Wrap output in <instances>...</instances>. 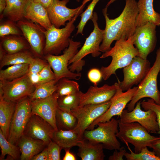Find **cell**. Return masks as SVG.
<instances>
[{
	"mask_svg": "<svg viewBox=\"0 0 160 160\" xmlns=\"http://www.w3.org/2000/svg\"><path fill=\"white\" fill-rule=\"evenodd\" d=\"M107 9L105 7L102 10L105 27L100 49V52L103 53L111 49L113 41L121 39H127L134 35L137 28L136 20L138 13L136 0H125V5L122 12L114 19L109 18Z\"/></svg>",
	"mask_w": 160,
	"mask_h": 160,
	"instance_id": "6da1fadb",
	"label": "cell"
},
{
	"mask_svg": "<svg viewBox=\"0 0 160 160\" xmlns=\"http://www.w3.org/2000/svg\"><path fill=\"white\" fill-rule=\"evenodd\" d=\"M132 36L127 39H121L116 41L114 46L100 57L103 59L111 57L112 58L108 66H102L100 68L104 80H107L113 74L116 75L117 69L125 67L135 57L139 56V52L133 44Z\"/></svg>",
	"mask_w": 160,
	"mask_h": 160,
	"instance_id": "7a4b0ae2",
	"label": "cell"
},
{
	"mask_svg": "<svg viewBox=\"0 0 160 160\" xmlns=\"http://www.w3.org/2000/svg\"><path fill=\"white\" fill-rule=\"evenodd\" d=\"M160 71V47L156 52L155 61L142 81L130 102L127 105V110L131 111L136 103L141 99L149 97L160 104V92L157 86V77Z\"/></svg>",
	"mask_w": 160,
	"mask_h": 160,
	"instance_id": "3957f363",
	"label": "cell"
},
{
	"mask_svg": "<svg viewBox=\"0 0 160 160\" xmlns=\"http://www.w3.org/2000/svg\"><path fill=\"white\" fill-rule=\"evenodd\" d=\"M91 20L94 26L93 31L86 39L81 48L69 61L68 65H71L68 68L72 72L78 73L82 70L85 64L82 59L86 55L91 54L92 57H96L101 54L100 47L103 39L104 30L100 29L98 26V16L96 12H93Z\"/></svg>",
	"mask_w": 160,
	"mask_h": 160,
	"instance_id": "277c9868",
	"label": "cell"
},
{
	"mask_svg": "<svg viewBox=\"0 0 160 160\" xmlns=\"http://www.w3.org/2000/svg\"><path fill=\"white\" fill-rule=\"evenodd\" d=\"M82 9L62 28H57L53 25L47 30H44L45 43L43 50L44 56L47 54L58 55L69 46V37L75 28L74 23L81 13Z\"/></svg>",
	"mask_w": 160,
	"mask_h": 160,
	"instance_id": "5b68a950",
	"label": "cell"
},
{
	"mask_svg": "<svg viewBox=\"0 0 160 160\" xmlns=\"http://www.w3.org/2000/svg\"><path fill=\"white\" fill-rule=\"evenodd\" d=\"M118 132L116 136L126 144L129 143L134 147V152L138 153L145 147H150L159 137L150 135L147 129L137 122L123 123L118 120Z\"/></svg>",
	"mask_w": 160,
	"mask_h": 160,
	"instance_id": "8992f818",
	"label": "cell"
},
{
	"mask_svg": "<svg viewBox=\"0 0 160 160\" xmlns=\"http://www.w3.org/2000/svg\"><path fill=\"white\" fill-rule=\"evenodd\" d=\"M81 44L80 41L70 39L69 46L63 50V54L60 55L47 54L44 56V58L53 70L57 81L63 78L76 80L80 78L81 73L72 72L68 66L69 61L78 52Z\"/></svg>",
	"mask_w": 160,
	"mask_h": 160,
	"instance_id": "52a82bcc",
	"label": "cell"
},
{
	"mask_svg": "<svg viewBox=\"0 0 160 160\" xmlns=\"http://www.w3.org/2000/svg\"><path fill=\"white\" fill-rule=\"evenodd\" d=\"M98 127L92 130L85 131L83 138L94 143L102 144L104 149L119 150L121 145L117 138L118 132V121L112 118L109 121L97 124Z\"/></svg>",
	"mask_w": 160,
	"mask_h": 160,
	"instance_id": "ba28073f",
	"label": "cell"
},
{
	"mask_svg": "<svg viewBox=\"0 0 160 160\" xmlns=\"http://www.w3.org/2000/svg\"><path fill=\"white\" fill-rule=\"evenodd\" d=\"M111 104L109 100L98 104L79 105L72 109V113L77 119V124L73 130L81 138L84 139L83 134L85 131L108 110Z\"/></svg>",
	"mask_w": 160,
	"mask_h": 160,
	"instance_id": "9c48e42d",
	"label": "cell"
},
{
	"mask_svg": "<svg viewBox=\"0 0 160 160\" xmlns=\"http://www.w3.org/2000/svg\"><path fill=\"white\" fill-rule=\"evenodd\" d=\"M32 106L28 96L17 101L11 122L8 140L17 145L31 116Z\"/></svg>",
	"mask_w": 160,
	"mask_h": 160,
	"instance_id": "30bf717a",
	"label": "cell"
},
{
	"mask_svg": "<svg viewBox=\"0 0 160 160\" xmlns=\"http://www.w3.org/2000/svg\"><path fill=\"white\" fill-rule=\"evenodd\" d=\"M35 86L28 74L9 81L0 80V99L12 102L30 96Z\"/></svg>",
	"mask_w": 160,
	"mask_h": 160,
	"instance_id": "8fae6325",
	"label": "cell"
},
{
	"mask_svg": "<svg viewBox=\"0 0 160 160\" xmlns=\"http://www.w3.org/2000/svg\"><path fill=\"white\" fill-rule=\"evenodd\" d=\"M116 83V91L110 100L111 104L109 107L103 114L92 123L87 130L93 129L99 123L109 121L113 116H120L128 103L131 100L137 89V87H135L123 92L118 82Z\"/></svg>",
	"mask_w": 160,
	"mask_h": 160,
	"instance_id": "7c38bea8",
	"label": "cell"
},
{
	"mask_svg": "<svg viewBox=\"0 0 160 160\" xmlns=\"http://www.w3.org/2000/svg\"><path fill=\"white\" fill-rule=\"evenodd\" d=\"M17 23L29 44L33 54L40 58L44 57L43 50L45 43L44 28L25 19L20 20Z\"/></svg>",
	"mask_w": 160,
	"mask_h": 160,
	"instance_id": "4fadbf2b",
	"label": "cell"
},
{
	"mask_svg": "<svg viewBox=\"0 0 160 160\" xmlns=\"http://www.w3.org/2000/svg\"><path fill=\"white\" fill-rule=\"evenodd\" d=\"M151 63L147 59L138 56L135 57L131 62L123 68L124 79L118 83L123 91H127L135 85L139 84L150 68Z\"/></svg>",
	"mask_w": 160,
	"mask_h": 160,
	"instance_id": "5bb4252c",
	"label": "cell"
},
{
	"mask_svg": "<svg viewBox=\"0 0 160 160\" xmlns=\"http://www.w3.org/2000/svg\"><path fill=\"white\" fill-rule=\"evenodd\" d=\"M154 24L148 22L137 27L132 36L133 44L137 49L139 57L147 59L148 55L154 50L157 43L156 28Z\"/></svg>",
	"mask_w": 160,
	"mask_h": 160,
	"instance_id": "9a60e30c",
	"label": "cell"
},
{
	"mask_svg": "<svg viewBox=\"0 0 160 160\" xmlns=\"http://www.w3.org/2000/svg\"><path fill=\"white\" fill-rule=\"evenodd\" d=\"M141 100L136 104L131 111L124 109L118 121L123 123L137 122L145 128L149 133H157L159 130L156 115L151 110L143 111L141 108Z\"/></svg>",
	"mask_w": 160,
	"mask_h": 160,
	"instance_id": "2e32d148",
	"label": "cell"
},
{
	"mask_svg": "<svg viewBox=\"0 0 160 160\" xmlns=\"http://www.w3.org/2000/svg\"><path fill=\"white\" fill-rule=\"evenodd\" d=\"M90 0H83L80 6L72 9L67 7L66 6L70 0H53L51 4L46 8L51 24L57 28L65 26L66 22L71 20Z\"/></svg>",
	"mask_w": 160,
	"mask_h": 160,
	"instance_id": "e0dca14e",
	"label": "cell"
},
{
	"mask_svg": "<svg viewBox=\"0 0 160 160\" xmlns=\"http://www.w3.org/2000/svg\"><path fill=\"white\" fill-rule=\"evenodd\" d=\"M59 96L56 92L46 98L31 100V115H37L49 123L55 130H58L56 114L58 108L57 99Z\"/></svg>",
	"mask_w": 160,
	"mask_h": 160,
	"instance_id": "ac0fdd59",
	"label": "cell"
},
{
	"mask_svg": "<svg viewBox=\"0 0 160 160\" xmlns=\"http://www.w3.org/2000/svg\"><path fill=\"white\" fill-rule=\"evenodd\" d=\"M55 130L48 122L36 115H32L24 130L23 134L42 141L47 146L52 140Z\"/></svg>",
	"mask_w": 160,
	"mask_h": 160,
	"instance_id": "d6986e66",
	"label": "cell"
},
{
	"mask_svg": "<svg viewBox=\"0 0 160 160\" xmlns=\"http://www.w3.org/2000/svg\"><path fill=\"white\" fill-rule=\"evenodd\" d=\"M116 89V83L112 85L105 84L100 87L91 86L86 93H82L79 105L98 104L109 101L115 94Z\"/></svg>",
	"mask_w": 160,
	"mask_h": 160,
	"instance_id": "ffe728a7",
	"label": "cell"
},
{
	"mask_svg": "<svg viewBox=\"0 0 160 160\" xmlns=\"http://www.w3.org/2000/svg\"><path fill=\"white\" fill-rule=\"evenodd\" d=\"M153 0H138L137 6L138 13L136 20V27H139L148 22L156 26H160V14L154 10Z\"/></svg>",
	"mask_w": 160,
	"mask_h": 160,
	"instance_id": "44dd1931",
	"label": "cell"
},
{
	"mask_svg": "<svg viewBox=\"0 0 160 160\" xmlns=\"http://www.w3.org/2000/svg\"><path fill=\"white\" fill-rule=\"evenodd\" d=\"M17 145L20 148L21 160H31L47 146L42 141L24 134L19 139Z\"/></svg>",
	"mask_w": 160,
	"mask_h": 160,
	"instance_id": "7402d4cb",
	"label": "cell"
},
{
	"mask_svg": "<svg viewBox=\"0 0 160 160\" xmlns=\"http://www.w3.org/2000/svg\"><path fill=\"white\" fill-rule=\"evenodd\" d=\"M25 19L37 24L45 30L52 25L46 8L40 3L32 1L26 10Z\"/></svg>",
	"mask_w": 160,
	"mask_h": 160,
	"instance_id": "603a6c76",
	"label": "cell"
},
{
	"mask_svg": "<svg viewBox=\"0 0 160 160\" xmlns=\"http://www.w3.org/2000/svg\"><path fill=\"white\" fill-rule=\"evenodd\" d=\"M33 0H7L6 8L0 15V18L6 17L15 22L25 19L26 10Z\"/></svg>",
	"mask_w": 160,
	"mask_h": 160,
	"instance_id": "cb8c5ba5",
	"label": "cell"
},
{
	"mask_svg": "<svg viewBox=\"0 0 160 160\" xmlns=\"http://www.w3.org/2000/svg\"><path fill=\"white\" fill-rule=\"evenodd\" d=\"M77 155L82 160H103L105 156L102 144L84 139L78 146Z\"/></svg>",
	"mask_w": 160,
	"mask_h": 160,
	"instance_id": "d4e9b609",
	"label": "cell"
},
{
	"mask_svg": "<svg viewBox=\"0 0 160 160\" xmlns=\"http://www.w3.org/2000/svg\"><path fill=\"white\" fill-rule=\"evenodd\" d=\"M84 140L73 130L58 129L54 132L52 140L62 148L78 146Z\"/></svg>",
	"mask_w": 160,
	"mask_h": 160,
	"instance_id": "484cf974",
	"label": "cell"
},
{
	"mask_svg": "<svg viewBox=\"0 0 160 160\" xmlns=\"http://www.w3.org/2000/svg\"><path fill=\"white\" fill-rule=\"evenodd\" d=\"M17 102L0 99V127L4 135L8 140L10 125Z\"/></svg>",
	"mask_w": 160,
	"mask_h": 160,
	"instance_id": "4316f807",
	"label": "cell"
},
{
	"mask_svg": "<svg viewBox=\"0 0 160 160\" xmlns=\"http://www.w3.org/2000/svg\"><path fill=\"white\" fill-rule=\"evenodd\" d=\"M0 45L7 54L28 50L30 46L23 36L10 35L0 37Z\"/></svg>",
	"mask_w": 160,
	"mask_h": 160,
	"instance_id": "83f0119b",
	"label": "cell"
},
{
	"mask_svg": "<svg viewBox=\"0 0 160 160\" xmlns=\"http://www.w3.org/2000/svg\"><path fill=\"white\" fill-rule=\"evenodd\" d=\"M33 54L28 50L12 53H7L0 60V68L7 65L26 63L29 64L33 58Z\"/></svg>",
	"mask_w": 160,
	"mask_h": 160,
	"instance_id": "f1b7e54d",
	"label": "cell"
},
{
	"mask_svg": "<svg viewBox=\"0 0 160 160\" xmlns=\"http://www.w3.org/2000/svg\"><path fill=\"white\" fill-rule=\"evenodd\" d=\"M29 64H20L11 65L0 71V80L9 81L27 74L28 72Z\"/></svg>",
	"mask_w": 160,
	"mask_h": 160,
	"instance_id": "f546056e",
	"label": "cell"
},
{
	"mask_svg": "<svg viewBox=\"0 0 160 160\" xmlns=\"http://www.w3.org/2000/svg\"><path fill=\"white\" fill-rule=\"evenodd\" d=\"M56 119L57 127L59 128L58 129L73 130L77 123L76 118L72 112L63 111L58 107L56 111Z\"/></svg>",
	"mask_w": 160,
	"mask_h": 160,
	"instance_id": "4dcf8cb0",
	"label": "cell"
},
{
	"mask_svg": "<svg viewBox=\"0 0 160 160\" xmlns=\"http://www.w3.org/2000/svg\"><path fill=\"white\" fill-rule=\"evenodd\" d=\"M56 80L39 84L35 86V89L29 97L31 100L43 99L52 95L57 90Z\"/></svg>",
	"mask_w": 160,
	"mask_h": 160,
	"instance_id": "1f68e13d",
	"label": "cell"
},
{
	"mask_svg": "<svg viewBox=\"0 0 160 160\" xmlns=\"http://www.w3.org/2000/svg\"><path fill=\"white\" fill-rule=\"evenodd\" d=\"M0 146L1 149L0 160L4 159L6 155L11 157L14 160L20 159L21 152L19 147L9 142L6 138L0 129Z\"/></svg>",
	"mask_w": 160,
	"mask_h": 160,
	"instance_id": "d6a6232c",
	"label": "cell"
},
{
	"mask_svg": "<svg viewBox=\"0 0 160 160\" xmlns=\"http://www.w3.org/2000/svg\"><path fill=\"white\" fill-rule=\"evenodd\" d=\"M70 79L63 78L57 81L56 92L59 97L71 95L80 91L78 83Z\"/></svg>",
	"mask_w": 160,
	"mask_h": 160,
	"instance_id": "836d02e7",
	"label": "cell"
},
{
	"mask_svg": "<svg viewBox=\"0 0 160 160\" xmlns=\"http://www.w3.org/2000/svg\"><path fill=\"white\" fill-rule=\"evenodd\" d=\"M82 93L79 91L71 95L59 97L57 99L58 107L63 111L71 112L72 109L79 106Z\"/></svg>",
	"mask_w": 160,
	"mask_h": 160,
	"instance_id": "e575fe53",
	"label": "cell"
},
{
	"mask_svg": "<svg viewBox=\"0 0 160 160\" xmlns=\"http://www.w3.org/2000/svg\"><path fill=\"white\" fill-rule=\"evenodd\" d=\"M126 145L130 152V153L126 152L124 156L127 160H160V158L157 156L155 152L149 151L147 147L143 148L140 152L136 153L133 152L128 144Z\"/></svg>",
	"mask_w": 160,
	"mask_h": 160,
	"instance_id": "d590c367",
	"label": "cell"
},
{
	"mask_svg": "<svg viewBox=\"0 0 160 160\" xmlns=\"http://www.w3.org/2000/svg\"><path fill=\"white\" fill-rule=\"evenodd\" d=\"M15 22L8 19L1 22L0 37L10 35L23 36L21 30Z\"/></svg>",
	"mask_w": 160,
	"mask_h": 160,
	"instance_id": "8d00e7d4",
	"label": "cell"
},
{
	"mask_svg": "<svg viewBox=\"0 0 160 160\" xmlns=\"http://www.w3.org/2000/svg\"><path fill=\"white\" fill-rule=\"evenodd\" d=\"M99 0H92V2L85 10L80 14L79 16L81 17V18L79 23L76 27L77 31L76 35L79 33L83 35L84 28L88 20H91L92 18L94 9Z\"/></svg>",
	"mask_w": 160,
	"mask_h": 160,
	"instance_id": "74e56055",
	"label": "cell"
},
{
	"mask_svg": "<svg viewBox=\"0 0 160 160\" xmlns=\"http://www.w3.org/2000/svg\"><path fill=\"white\" fill-rule=\"evenodd\" d=\"M141 105L145 111L151 110L155 113L157 117L159 130L157 133L160 136V104L156 103L155 101L151 98L147 99L146 100H143L141 102Z\"/></svg>",
	"mask_w": 160,
	"mask_h": 160,
	"instance_id": "f35d334b",
	"label": "cell"
},
{
	"mask_svg": "<svg viewBox=\"0 0 160 160\" xmlns=\"http://www.w3.org/2000/svg\"><path fill=\"white\" fill-rule=\"evenodd\" d=\"M41 58L36 57H34L29 64L28 72L27 74L29 76L38 74L48 63L47 62Z\"/></svg>",
	"mask_w": 160,
	"mask_h": 160,
	"instance_id": "ab89813d",
	"label": "cell"
},
{
	"mask_svg": "<svg viewBox=\"0 0 160 160\" xmlns=\"http://www.w3.org/2000/svg\"><path fill=\"white\" fill-rule=\"evenodd\" d=\"M51 68L48 63L37 74L38 82L37 85L56 80L55 75Z\"/></svg>",
	"mask_w": 160,
	"mask_h": 160,
	"instance_id": "60d3db41",
	"label": "cell"
},
{
	"mask_svg": "<svg viewBox=\"0 0 160 160\" xmlns=\"http://www.w3.org/2000/svg\"><path fill=\"white\" fill-rule=\"evenodd\" d=\"M49 160H60L62 149L55 142L51 141L47 146Z\"/></svg>",
	"mask_w": 160,
	"mask_h": 160,
	"instance_id": "b9f144b4",
	"label": "cell"
},
{
	"mask_svg": "<svg viewBox=\"0 0 160 160\" xmlns=\"http://www.w3.org/2000/svg\"><path fill=\"white\" fill-rule=\"evenodd\" d=\"M87 77L89 80L95 86H97L103 78L100 70L95 68H92L89 71Z\"/></svg>",
	"mask_w": 160,
	"mask_h": 160,
	"instance_id": "7bdbcfd3",
	"label": "cell"
},
{
	"mask_svg": "<svg viewBox=\"0 0 160 160\" xmlns=\"http://www.w3.org/2000/svg\"><path fill=\"white\" fill-rule=\"evenodd\" d=\"M126 152L124 147H121L119 150H115L113 154L108 158L109 160H123V157Z\"/></svg>",
	"mask_w": 160,
	"mask_h": 160,
	"instance_id": "ee69618b",
	"label": "cell"
},
{
	"mask_svg": "<svg viewBox=\"0 0 160 160\" xmlns=\"http://www.w3.org/2000/svg\"><path fill=\"white\" fill-rule=\"evenodd\" d=\"M31 160H49L47 146L41 152L34 156Z\"/></svg>",
	"mask_w": 160,
	"mask_h": 160,
	"instance_id": "f6af8a7d",
	"label": "cell"
},
{
	"mask_svg": "<svg viewBox=\"0 0 160 160\" xmlns=\"http://www.w3.org/2000/svg\"><path fill=\"white\" fill-rule=\"evenodd\" d=\"M149 148H152L156 155L160 158V136L153 141Z\"/></svg>",
	"mask_w": 160,
	"mask_h": 160,
	"instance_id": "bcb514c9",
	"label": "cell"
},
{
	"mask_svg": "<svg viewBox=\"0 0 160 160\" xmlns=\"http://www.w3.org/2000/svg\"><path fill=\"white\" fill-rule=\"evenodd\" d=\"M70 148L64 149L65 154L63 160H76L75 155L70 151Z\"/></svg>",
	"mask_w": 160,
	"mask_h": 160,
	"instance_id": "7dc6e473",
	"label": "cell"
},
{
	"mask_svg": "<svg viewBox=\"0 0 160 160\" xmlns=\"http://www.w3.org/2000/svg\"><path fill=\"white\" fill-rule=\"evenodd\" d=\"M33 1L40 4L46 9L51 4L53 0H33Z\"/></svg>",
	"mask_w": 160,
	"mask_h": 160,
	"instance_id": "c3c4849f",
	"label": "cell"
},
{
	"mask_svg": "<svg viewBox=\"0 0 160 160\" xmlns=\"http://www.w3.org/2000/svg\"><path fill=\"white\" fill-rule=\"evenodd\" d=\"M7 4V0H0V13L1 15L5 10Z\"/></svg>",
	"mask_w": 160,
	"mask_h": 160,
	"instance_id": "681fc988",
	"label": "cell"
},
{
	"mask_svg": "<svg viewBox=\"0 0 160 160\" xmlns=\"http://www.w3.org/2000/svg\"><path fill=\"white\" fill-rule=\"evenodd\" d=\"M6 54L7 53L3 49L2 46L0 44V60L2 59Z\"/></svg>",
	"mask_w": 160,
	"mask_h": 160,
	"instance_id": "f907efd6",
	"label": "cell"
},
{
	"mask_svg": "<svg viewBox=\"0 0 160 160\" xmlns=\"http://www.w3.org/2000/svg\"><path fill=\"white\" fill-rule=\"evenodd\" d=\"M117 0H110L109 1L107 5L106 6V7L108 8V7L113 2Z\"/></svg>",
	"mask_w": 160,
	"mask_h": 160,
	"instance_id": "816d5d0a",
	"label": "cell"
},
{
	"mask_svg": "<svg viewBox=\"0 0 160 160\" xmlns=\"http://www.w3.org/2000/svg\"><path fill=\"white\" fill-rule=\"evenodd\" d=\"M76 1L78 2H79L80 1V0H76Z\"/></svg>",
	"mask_w": 160,
	"mask_h": 160,
	"instance_id": "f5cc1de1",
	"label": "cell"
}]
</instances>
